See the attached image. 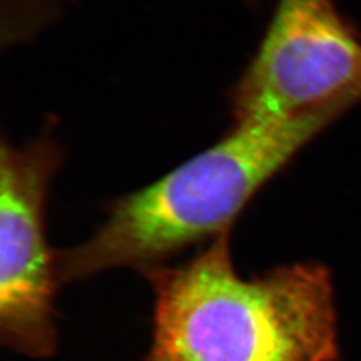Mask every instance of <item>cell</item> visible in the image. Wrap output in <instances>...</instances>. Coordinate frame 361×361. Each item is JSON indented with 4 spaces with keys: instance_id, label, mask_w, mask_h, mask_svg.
<instances>
[{
    "instance_id": "6da1fadb",
    "label": "cell",
    "mask_w": 361,
    "mask_h": 361,
    "mask_svg": "<svg viewBox=\"0 0 361 361\" xmlns=\"http://www.w3.org/2000/svg\"><path fill=\"white\" fill-rule=\"evenodd\" d=\"M154 290L146 361H335L332 277L293 264L250 280L233 265L231 229L176 268L149 271Z\"/></svg>"
},
{
    "instance_id": "7a4b0ae2",
    "label": "cell",
    "mask_w": 361,
    "mask_h": 361,
    "mask_svg": "<svg viewBox=\"0 0 361 361\" xmlns=\"http://www.w3.org/2000/svg\"><path fill=\"white\" fill-rule=\"evenodd\" d=\"M347 106L277 121L234 122L205 152L118 200L99 229L58 255L59 281L116 268L149 271L180 249L231 229L258 190Z\"/></svg>"
},
{
    "instance_id": "3957f363",
    "label": "cell",
    "mask_w": 361,
    "mask_h": 361,
    "mask_svg": "<svg viewBox=\"0 0 361 361\" xmlns=\"http://www.w3.org/2000/svg\"><path fill=\"white\" fill-rule=\"evenodd\" d=\"M361 102V32L336 0H279L232 91L234 122L277 121Z\"/></svg>"
},
{
    "instance_id": "277c9868",
    "label": "cell",
    "mask_w": 361,
    "mask_h": 361,
    "mask_svg": "<svg viewBox=\"0 0 361 361\" xmlns=\"http://www.w3.org/2000/svg\"><path fill=\"white\" fill-rule=\"evenodd\" d=\"M61 149L42 138L0 152V336L4 345L34 359L58 347L56 257L47 244L44 204Z\"/></svg>"
},
{
    "instance_id": "5b68a950",
    "label": "cell",
    "mask_w": 361,
    "mask_h": 361,
    "mask_svg": "<svg viewBox=\"0 0 361 361\" xmlns=\"http://www.w3.org/2000/svg\"><path fill=\"white\" fill-rule=\"evenodd\" d=\"M244 3H246L247 6H255V4H258V3H261L262 0H243Z\"/></svg>"
}]
</instances>
